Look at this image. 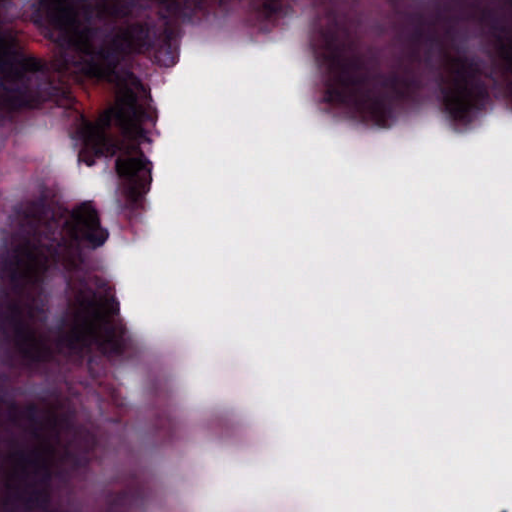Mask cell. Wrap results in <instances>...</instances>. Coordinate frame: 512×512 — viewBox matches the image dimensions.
Wrapping results in <instances>:
<instances>
[{
	"label": "cell",
	"mask_w": 512,
	"mask_h": 512,
	"mask_svg": "<svg viewBox=\"0 0 512 512\" xmlns=\"http://www.w3.org/2000/svg\"><path fill=\"white\" fill-rule=\"evenodd\" d=\"M305 48L326 119L384 131L435 107L438 1H316Z\"/></svg>",
	"instance_id": "1"
},
{
	"label": "cell",
	"mask_w": 512,
	"mask_h": 512,
	"mask_svg": "<svg viewBox=\"0 0 512 512\" xmlns=\"http://www.w3.org/2000/svg\"><path fill=\"white\" fill-rule=\"evenodd\" d=\"M511 1H447L435 108L454 133L477 129L511 103Z\"/></svg>",
	"instance_id": "2"
},
{
	"label": "cell",
	"mask_w": 512,
	"mask_h": 512,
	"mask_svg": "<svg viewBox=\"0 0 512 512\" xmlns=\"http://www.w3.org/2000/svg\"><path fill=\"white\" fill-rule=\"evenodd\" d=\"M72 228L91 244H98L103 238L99 228L97 212L89 202L76 206L71 215Z\"/></svg>",
	"instance_id": "3"
},
{
	"label": "cell",
	"mask_w": 512,
	"mask_h": 512,
	"mask_svg": "<svg viewBox=\"0 0 512 512\" xmlns=\"http://www.w3.org/2000/svg\"><path fill=\"white\" fill-rule=\"evenodd\" d=\"M15 261L18 271L24 277L35 278L44 270L40 254L29 245L24 244L17 248Z\"/></svg>",
	"instance_id": "4"
}]
</instances>
